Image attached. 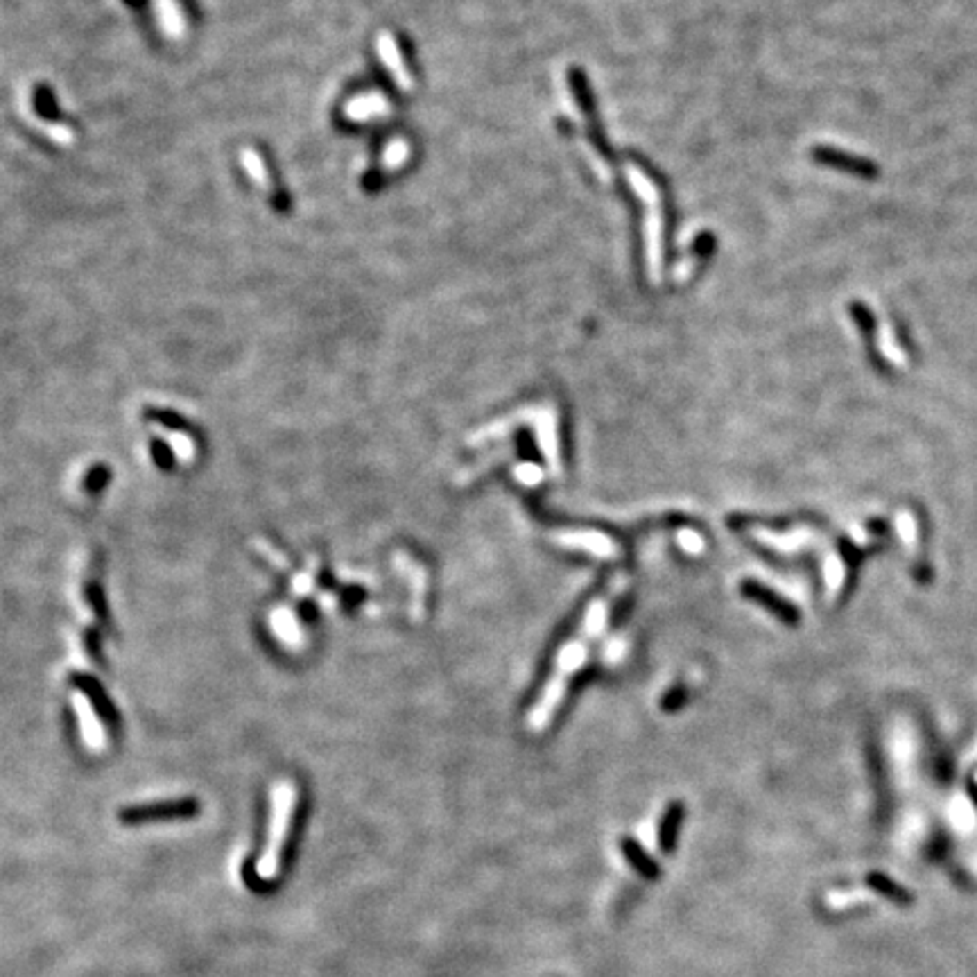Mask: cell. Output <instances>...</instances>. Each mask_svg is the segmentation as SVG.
Listing matches in <instances>:
<instances>
[{
  "mask_svg": "<svg viewBox=\"0 0 977 977\" xmlns=\"http://www.w3.org/2000/svg\"><path fill=\"white\" fill-rule=\"evenodd\" d=\"M622 586H625L622 577H613V581L606 586L605 593L590 602V606L586 609L584 618H581V625L580 629L575 631V636H573V638L559 650V656H557L555 661L550 679L546 681V688L541 690V697L536 700L534 709H532L530 717H527L530 729L541 731L548 726V722H550L552 715H555L557 706H559V701L564 700L568 684H571V677L586 663V656H589V652H586L589 650V640L600 636V631L606 627L609 611L611 606H613L615 597L621 596Z\"/></svg>",
  "mask_w": 977,
  "mask_h": 977,
  "instance_id": "cell-1",
  "label": "cell"
},
{
  "mask_svg": "<svg viewBox=\"0 0 977 977\" xmlns=\"http://www.w3.org/2000/svg\"><path fill=\"white\" fill-rule=\"evenodd\" d=\"M154 12H156L159 28L170 39H181L186 35L188 20H186L181 0H154Z\"/></svg>",
  "mask_w": 977,
  "mask_h": 977,
  "instance_id": "cell-6",
  "label": "cell"
},
{
  "mask_svg": "<svg viewBox=\"0 0 977 977\" xmlns=\"http://www.w3.org/2000/svg\"><path fill=\"white\" fill-rule=\"evenodd\" d=\"M679 821H681V808L679 805H675V808L668 810L663 826H661V846H663V851H672V846H675L677 826H679Z\"/></svg>",
  "mask_w": 977,
  "mask_h": 977,
  "instance_id": "cell-12",
  "label": "cell"
},
{
  "mask_svg": "<svg viewBox=\"0 0 977 977\" xmlns=\"http://www.w3.org/2000/svg\"><path fill=\"white\" fill-rule=\"evenodd\" d=\"M410 154H412V149H410V143L405 139H392L385 148V154H382V168L389 170V172L398 170L410 159Z\"/></svg>",
  "mask_w": 977,
  "mask_h": 977,
  "instance_id": "cell-11",
  "label": "cell"
},
{
  "mask_svg": "<svg viewBox=\"0 0 977 977\" xmlns=\"http://www.w3.org/2000/svg\"><path fill=\"white\" fill-rule=\"evenodd\" d=\"M813 156L819 161V164L833 165V168L846 170V172L860 174V177H876V174H878V168H876L873 161L862 159V156H853V154H846L842 152V149L814 148Z\"/></svg>",
  "mask_w": 977,
  "mask_h": 977,
  "instance_id": "cell-5",
  "label": "cell"
},
{
  "mask_svg": "<svg viewBox=\"0 0 977 977\" xmlns=\"http://www.w3.org/2000/svg\"><path fill=\"white\" fill-rule=\"evenodd\" d=\"M627 181H629L631 188L638 193V197L645 204V243H647V265H650V276L654 281H659L661 276V265H663V228H665V218H663V199H661L659 188L654 186V181H650L643 170L636 164H629L625 168Z\"/></svg>",
  "mask_w": 977,
  "mask_h": 977,
  "instance_id": "cell-2",
  "label": "cell"
},
{
  "mask_svg": "<svg viewBox=\"0 0 977 977\" xmlns=\"http://www.w3.org/2000/svg\"><path fill=\"white\" fill-rule=\"evenodd\" d=\"M186 804H165V805H154V808H136L124 814L127 821H145V819H168V817H184Z\"/></svg>",
  "mask_w": 977,
  "mask_h": 977,
  "instance_id": "cell-8",
  "label": "cell"
},
{
  "mask_svg": "<svg viewBox=\"0 0 977 977\" xmlns=\"http://www.w3.org/2000/svg\"><path fill=\"white\" fill-rule=\"evenodd\" d=\"M240 164H243L244 172L249 174V179H252L253 184L259 186L260 190H265V193L274 195V181L272 177H269L268 164H265V159L260 156L259 149L244 148L243 152H240Z\"/></svg>",
  "mask_w": 977,
  "mask_h": 977,
  "instance_id": "cell-7",
  "label": "cell"
},
{
  "mask_svg": "<svg viewBox=\"0 0 977 977\" xmlns=\"http://www.w3.org/2000/svg\"><path fill=\"white\" fill-rule=\"evenodd\" d=\"M622 848H625L627 860H629V862L634 864V869H638L643 876H647V878H656V876H659V867H656V862L638 846V844L631 842V839H625V842H622Z\"/></svg>",
  "mask_w": 977,
  "mask_h": 977,
  "instance_id": "cell-9",
  "label": "cell"
},
{
  "mask_svg": "<svg viewBox=\"0 0 977 977\" xmlns=\"http://www.w3.org/2000/svg\"><path fill=\"white\" fill-rule=\"evenodd\" d=\"M28 118L32 120V124H36L41 132H44L45 136H48L50 140H55V143L60 145H70L77 140V134H75L73 127H68V124H61V123H48V120H41V118H35V116L30 114H25Z\"/></svg>",
  "mask_w": 977,
  "mask_h": 977,
  "instance_id": "cell-10",
  "label": "cell"
},
{
  "mask_svg": "<svg viewBox=\"0 0 977 977\" xmlns=\"http://www.w3.org/2000/svg\"><path fill=\"white\" fill-rule=\"evenodd\" d=\"M344 116L353 123H364V120L373 118H388L392 116V105H389L388 95L378 93H363L356 95L353 100H348L347 107H344Z\"/></svg>",
  "mask_w": 977,
  "mask_h": 977,
  "instance_id": "cell-4",
  "label": "cell"
},
{
  "mask_svg": "<svg viewBox=\"0 0 977 977\" xmlns=\"http://www.w3.org/2000/svg\"><path fill=\"white\" fill-rule=\"evenodd\" d=\"M376 48H378V55H380V61L385 64V68L392 73L394 82H396L403 91H412L414 89L412 75H410V68L405 66L403 52L401 48H398L392 32H380L376 41Z\"/></svg>",
  "mask_w": 977,
  "mask_h": 977,
  "instance_id": "cell-3",
  "label": "cell"
}]
</instances>
